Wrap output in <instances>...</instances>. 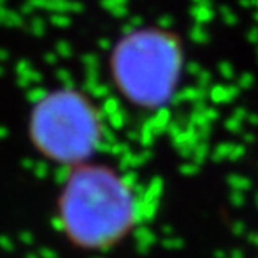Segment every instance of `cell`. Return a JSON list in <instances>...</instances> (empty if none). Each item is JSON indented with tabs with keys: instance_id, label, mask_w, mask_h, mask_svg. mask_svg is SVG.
Masks as SVG:
<instances>
[{
	"instance_id": "obj_1",
	"label": "cell",
	"mask_w": 258,
	"mask_h": 258,
	"mask_svg": "<svg viewBox=\"0 0 258 258\" xmlns=\"http://www.w3.org/2000/svg\"><path fill=\"white\" fill-rule=\"evenodd\" d=\"M59 210L66 233L84 248L114 243L127 231L134 216L126 184L102 166L76 169L66 183Z\"/></svg>"
},
{
	"instance_id": "obj_2",
	"label": "cell",
	"mask_w": 258,
	"mask_h": 258,
	"mask_svg": "<svg viewBox=\"0 0 258 258\" xmlns=\"http://www.w3.org/2000/svg\"><path fill=\"white\" fill-rule=\"evenodd\" d=\"M176 64L178 55L173 45L156 34H139L127 39L117 52L116 74L129 96L151 102L168 92Z\"/></svg>"
},
{
	"instance_id": "obj_3",
	"label": "cell",
	"mask_w": 258,
	"mask_h": 258,
	"mask_svg": "<svg viewBox=\"0 0 258 258\" xmlns=\"http://www.w3.org/2000/svg\"><path fill=\"white\" fill-rule=\"evenodd\" d=\"M34 138L54 159L77 161L94 146L96 121L77 97L57 96L45 101L35 114Z\"/></svg>"
}]
</instances>
